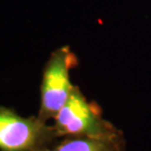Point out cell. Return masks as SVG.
I'll return each mask as SVG.
<instances>
[{"label": "cell", "instance_id": "cell-2", "mask_svg": "<svg viewBox=\"0 0 151 151\" xmlns=\"http://www.w3.org/2000/svg\"><path fill=\"white\" fill-rule=\"evenodd\" d=\"M59 139L48 122L0 105V151H42Z\"/></svg>", "mask_w": 151, "mask_h": 151}, {"label": "cell", "instance_id": "cell-3", "mask_svg": "<svg viewBox=\"0 0 151 151\" xmlns=\"http://www.w3.org/2000/svg\"><path fill=\"white\" fill-rule=\"evenodd\" d=\"M77 65L78 59L69 46L58 48L50 55L44 66L40 86V107L37 117L42 121L54 119L66 102L74 88L69 72Z\"/></svg>", "mask_w": 151, "mask_h": 151}, {"label": "cell", "instance_id": "cell-4", "mask_svg": "<svg viewBox=\"0 0 151 151\" xmlns=\"http://www.w3.org/2000/svg\"><path fill=\"white\" fill-rule=\"evenodd\" d=\"M42 151H127L123 132L104 137H65Z\"/></svg>", "mask_w": 151, "mask_h": 151}, {"label": "cell", "instance_id": "cell-1", "mask_svg": "<svg viewBox=\"0 0 151 151\" xmlns=\"http://www.w3.org/2000/svg\"><path fill=\"white\" fill-rule=\"evenodd\" d=\"M54 121L53 126L59 137H104L122 132L104 118L101 106L96 101H89L78 86H74Z\"/></svg>", "mask_w": 151, "mask_h": 151}]
</instances>
